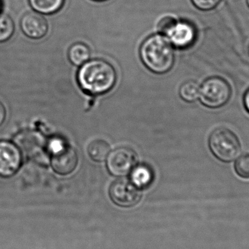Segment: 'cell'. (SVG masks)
<instances>
[{"instance_id": "6da1fadb", "label": "cell", "mask_w": 249, "mask_h": 249, "mask_svg": "<svg viewBox=\"0 0 249 249\" xmlns=\"http://www.w3.org/2000/svg\"><path fill=\"white\" fill-rule=\"evenodd\" d=\"M83 90L93 95H101L112 90L117 80L116 71L109 63L95 59L85 63L77 74Z\"/></svg>"}, {"instance_id": "7a4b0ae2", "label": "cell", "mask_w": 249, "mask_h": 249, "mask_svg": "<svg viewBox=\"0 0 249 249\" xmlns=\"http://www.w3.org/2000/svg\"><path fill=\"white\" fill-rule=\"evenodd\" d=\"M142 62L152 72L164 74L172 68L174 51L168 38L158 34L146 38L140 48Z\"/></svg>"}, {"instance_id": "3957f363", "label": "cell", "mask_w": 249, "mask_h": 249, "mask_svg": "<svg viewBox=\"0 0 249 249\" xmlns=\"http://www.w3.org/2000/svg\"><path fill=\"white\" fill-rule=\"evenodd\" d=\"M209 146L212 153L220 160L231 162L239 156L241 143L236 135L225 127L216 129L211 135Z\"/></svg>"}, {"instance_id": "277c9868", "label": "cell", "mask_w": 249, "mask_h": 249, "mask_svg": "<svg viewBox=\"0 0 249 249\" xmlns=\"http://www.w3.org/2000/svg\"><path fill=\"white\" fill-rule=\"evenodd\" d=\"M231 86L228 82L219 77H211L200 89V101L205 106L218 108L224 106L231 99Z\"/></svg>"}, {"instance_id": "5b68a950", "label": "cell", "mask_w": 249, "mask_h": 249, "mask_svg": "<svg viewBox=\"0 0 249 249\" xmlns=\"http://www.w3.org/2000/svg\"><path fill=\"white\" fill-rule=\"evenodd\" d=\"M109 194L115 205L124 208L133 207L142 198L140 189L127 179L114 181L109 187Z\"/></svg>"}, {"instance_id": "8992f818", "label": "cell", "mask_w": 249, "mask_h": 249, "mask_svg": "<svg viewBox=\"0 0 249 249\" xmlns=\"http://www.w3.org/2000/svg\"><path fill=\"white\" fill-rule=\"evenodd\" d=\"M107 165L109 173L115 177H124L128 174L136 165V152L128 147H120L109 152Z\"/></svg>"}, {"instance_id": "52a82bcc", "label": "cell", "mask_w": 249, "mask_h": 249, "mask_svg": "<svg viewBox=\"0 0 249 249\" xmlns=\"http://www.w3.org/2000/svg\"><path fill=\"white\" fill-rule=\"evenodd\" d=\"M78 156L74 148L70 145L59 143L53 149L51 164L57 174L68 175L77 168Z\"/></svg>"}, {"instance_id": "ba28073f", "label": "cell", "mask_w": 249, "mask_h": 249, "mask_svg": "<svg viewBox=\"0 0 249 249\" xmlns=\"http://www.w3.org/2000/svg\"><path fill=\"white\" fill-rule=\"evenodd\" d=\"M22 156L18 148L11 142H0V177H11L18 171Z\"/></svg>"}, {"instance_id": "9c48e42d", "label": "cell", "mask_w": 249, "mask_h": 249, "mask_svg": "<svg viewBox=\"0 0 249 249\" xmlns=\"http://www.w3.org/2000/svg\"><path fill=\"white\" fill-rule=\"evenodd\" d=\"M196 35V29L192 23L177 20L165 36L176 48H186L194 43Z\"/></svg>"}, {"instance_id": "30bf717a", "label": "cell", "mask_w": 249, "mask_h": 249, "mask_svg": "<svg viewBox=\"0 0 249 249\" xmlns=\"http://www.w3.org/2000/svg\"><path fill=\"white\" fill-rule=\"evenodd\" d=\"M20 28L24 35L31 39H41L48 32L46 19L37 12L26 13L20 20Z\"/></svg>"}, {"instance_id": "8fae6325", "label": "cell", "mask_w": 249, "mask_h": 249, "mask_svg": "<svg viewBox=\"0 0 249 249\" xmlns=\"http://www.w3.org/2000/svg\"><path fill=\"white\" fill-rule=\"evenodd\" d=\"M16 146L28 158L36 156L42 149L39 134L32 130H24L16 135L14 139Z\"/></svg>"}, {"instance_id": "7c38bea8", "label": "cell", "mask_w": 249, "mask_h": 249, "mask_svg": "<svg viewBox=\"0 0 249 249\" xmlns=\"http://www.w3.org/2000/svg\"><path fill=\"white\" fill-rule=\"evenodd\" d=\"M130 178L138 188H147L153 181V173L149 166L142 164L133 168Z\"/></svg>"}, {"instance_id": "4fadbf2b", "label": "cell", "mask_w": 249, "mask_h": 249, "mask_svg": "<svg viewBox=\"0 0 249 249\" xmlns=\"http://www.w3.org/2000/svg\"><path fill=\"white\" fill-rule=\"evenodd\" d=\"M90 55V51L89 46L82 42L74 44L69 50V59L74 65H83L89 61Z\"/></svg>"}, {"instance_id": "5bb4252c", "label": "cell", "mask_w": 249, "mask_h": 249, "mask_svg": "<svg viewBox=\"0 0 249 249\" xmlns=\"http://www.w3.org/2000/svg\"><path fill=\"white\" fill-rule=\"evenodd\" d=\"M65 0H29L32 8L40 14L51 15L59 11Z\"/></svg>"}, {"instance_id": "9a60e30c", "label": "cell", "mask_w": 249, "mask_h": 249, "mask_svg": "<svg viewBox=\"0 0 249 249\" xmlns=\"http://www.w3.org/2000/svg\"><path fill=\"white\" fill-rule=\"evenodd\" d=\"M89 156L96 162H102L107 158L110 152V146L104 140L93 141L88 147Z\"/></svg>"}, {"instance_id": "2e32d148", "label": "cell", "mask_w": 249, "mask_h": 249, "mask_svg": "<svg viewBox=\"0 0 249 249\" xmlns=\"http://www.w3.org/2000/svg\"><path fill=\"white\" fill-rule=\"evenodd\" d=\"M179 94L181 99L185 102H195L200 96V87L196 82H186L181 86Z\"/></svg>"}, {"instance_id": "e0dca14e", "label": "cell", "mask_w": 249, "mask_h": 249, "mask_svg": "<svg viewBox=\"0 0 249 249\" xmlns=\"http://www.w3.org/2000/svg\"><path fill=\"white\" fill-rule=\"evenodd\" d=\"M14 32L13 20L5 14H0V42L8 40Z\"/></svg>"}, {"instance_id": "ac0fdd59", "label": "cell", "mask_w": 249, "mask_h": 249, "mask_svg": "<svg viewBox=\"0 0 249 249\" xmlns=\"http://www.w3.org/2000/svg\"><path fill=\"white\" fill-rule=\"evenodd\" d=\"M235 171L241 178H249V153L244 154L237 159Z\"/></svg>"}, {"instance_id": "d6986e66", "label": "cell", "mask_w": 249, "mask_h": 249, "mask_svg": "<svg viewBox=\"0 0 249 249\" xmlns=\"http://www.w3.org/2000/svg\"><path fill=\"white\" fill-rule=\"evenodd\" d=\"M177 19L173 16H165L158 23V30L159 34L164 35L171 29V26L177 22Z\"/></svg>"}, {"instance_id": "ffe728a7", "label": "cell", "mask_w": 249, "mask_h": 249, "mask_svg": "<svg viewBox=\"0 0 249 249\" xmlns=\"http://www.w3.org/2000/svg\"><path fill=\"white\" fill-rule=\"evenodd\" d=\"M222 0H192L193 4L199 10L203 11L213 10Z\"/></svg>"}, {"instance_id": "44dd1931", "label": "cell", "mask_w": 249, "mask_h": 249, "mask_svg": "<svg viewBox=\"0 0 249 249\" xmlns=\"http://www.w3.org/2000/svg\"><path fill=\"white\" fill-rule=\"evenodd\" d=\"M6 115H7V112H6L5 107L1 102H0V126L4 122Z\"/></svg>"}, {"instance_id": "7402d4cb", "label": "cell", "mask_w": 249, "mask_h": 249, "mask_svg": "<svg viewBox=\"0 0 249 249\" xmlns=\"http://www.w3.org/2000/svg\"><path fill=\"white\" fill-rule=\"evenodd\" d=\"M244 102H245L246 107H247V109H248L249 112V90L247 92V94H246Z\"/></svg>"}, {"instance_id": "603a6c76", "label": "cell", "mask_w": 249, "mask_h": 249, "mask_svg": "<svg viewBox=\"0 0 249 249\" xmlns=\"http://www.w3.org/2000/svg\"><path fill=\"white\" fill-rule=\"evenodd\" d=\"M93 1H107V0H93Z\"/></svg>"}, {"instance_id": "cb8c5ba5", "label": "cell", "mask_w": 249, "mask_h": 249, "mask_svg": "<svg viewBox=\"0 0 249 249\" xmlns=\"http://www.w3.org/2000/svg\"><path fill=\"white\" fill-rule=\"evenodd\" d=\"M1 0H0V11H1Z\"/></svg>"}, {"instance_id": "d4e9b609", "label": "cell", "mask_w": 249, "mask_h": 249, "mask_svg": "<svg viewBox=\"0 0 249 249\" xmlns=\"http://www.w3.org/2000/svg\"><path fill=\"white\" fill-rule=\"evenodd\" d=\"M247 4H248L249 7V0H247Z\"/></svg>"}]
</instances>
